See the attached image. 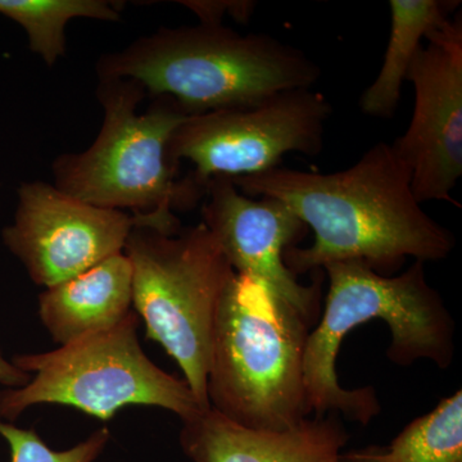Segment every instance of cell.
Wrapping results in <instances>:
<instances>
[{"mask_svg":"<svg viewBox=\"0 0 462 462\" xmlns=\"http://www.w3.org/2000/svg\"><path fill=\"white\" fill-rule=\"evenodd\" d=\"M342 462H380L378 446H370L366 448L346 452L342 455Z\"/></svg>","mask_w":462,"mask_h":462,"instance_id":"ffe728a7","label":"cell"},{"mask_svg":"<svg viewBox=\"0 0 462 462\" xmlns=\"http://www.w3.org/2000/svg\"><path fill=\"white\" fill-rule=\"evenodd\" d=\"M120 5L108 0H0V14L23 27L30 50L53 67L66 56V29L72 20L117 23Z\"/></svg>","mask_w":462,"mask_h":462,"instance_id":"9a60e30c","label":"cell"},{"mask_svg":"<svg viewBox=\"0 0 462 462\" xmlns=\"http://www.w3.org/2000/svg\"><path fill=\"white\" fill-rule=\"evenodd\" d=\"M407 81L415 91L411 121L392 145L411 173L419 203L446 202L462 176L461 14L438 27L416 54Z\"/></svg>","mask_w":462,"mask_h":462,"instance_id":"9c48e42d","label":"cell"},{"mask_svg":"<svg viewBox=\"0 0 462 462\" xmlns=\"http://www.w3.org/2000/svg\"><path fill=\"white\" fill-rule=\"evenodd\" d=\"M424 263L385 276L358 261L324 267L329 278L321 321L307 338L303 373L307 403L315 416L337 413L367 425L380 412L375 388L345 389L337 356L346 334L380 319L391 329L387 357L398 366L430 361L448 369L454 361L456 324L445 300L428 282Z\"/></svg>","mask_w":462,"mask_h":462,"instance_id":"7a4b0ae2","label":"cell"},{"mask_svg":"<svg viewBox=\"0 0 462 462\" xmlns=\"http://www.w3.org/2000/svg\"><path fill=\"white\" fill-rule=\"evenodd\" d=\"M103 111L98 136L89 148L53 161L54 187L102 208L127 212L135 226L163 233L181 229L175 212H185L205 199L206 189L167 154L173 132L190 117L166 97L152 98L147 111L139 106L147 91L130 79H98Z\"/></svg>","mask_w":462,"mask_h":462,"instance_id":"277c9868","label":"cell"},{"mask_svg":"<svg viewBox=\"0 0 462 462\" xmlns=\"http://www.w3.org/2000/svg\"><path fill=\"white\" fill-rule=\"evenodd\" d=\"M217 240L234 272L270 289L311 324L319 312L320 285L300 284L284 254L306 225L287 205L270 197L245 196L227 178L211 179L202 200V221Z\"/></svg>","mask_w":462,"mask_h":462,"instance_id":"8fae6325","label":"cell"},{"mask_svg":"<svg viewBox=\"0 0 462 462\" xmlns=\"http://www.w3.org/2000/svg\"><path fill=\"white\" fill-rule=\"evenodd\" d=\"M230 180L245 196L281 200L314 231L310 247L285 251L284 263L294 275L345 261L379 273L394 272L406 258L445 260L456 245L452 231L413 196L411 173L392 143H376L342 171L279 166Z\"/></svg>","mask_w":462,"mask_h":462,"instance_id":"6da1fadb","label":"cell"},{"mask_svg":"<svg viewBox=\"0 0 462 462\" xmlns=\"http://www.w3.org/2000/svg\"><path fill=\"white\" fill-rule=\"evenodd\" d=\"M184 5L199 17L200 23L221 25L223 18L229 14L236 23H245L254 16V2H207V0H181Z\"/></svg>","mask_w":462,"mask_h":462,"instance_id":"ac0fdd59","label":"cell"},{"mask_svg":"<svg viewBox=\"0 0 462 462\" xmlns=\"http://www.w3.org/2000/svg\"><path fill=\"white\" fill-rule=\"evenodd\" d=\"M133 305V267L124 252L45 289L39 315L60 346L124 320Z\"/></svg>","mask_w":462,"mask_h":462,"instance_id":"4fadbf2b","label":"cell"},{"mask_svg":"<svg viewBox=\"0 0 462 462\" xmlns=\"http://www.w3.org/2000/svg\"><path fill=\"white\" fill-rule=\"evenodd\" d=\"M14 224L3 243L45 289L124 252L135 218L89 205L44 181L21 182Z\"/></svg>","mask_w":462,"mask_h":462,"instance_id":"30bf717a","label":"cell"},{"mask_svg":"<svg viewBox=\"0 0 462 462\" xmlns=\"http://www.w3.org/2000/svg\"><path fill=\"white\" fill-rule=\"evenodd\" d=\"M310 325L287 300L236 273L216 312L209 407L260 431L291 430L311 416L303 373Z\"/></svg>","mask_w":462,"mask_h":462,"instance_id":"5b68a950","label":"cell"},{"mask_svg":"<svg viewBox=\"0 0 462 462\" xmlns=\"http://www.w3.org/2000/svg\"><path fill=\"white\" fill-rule=\"evenodd\" d=\"M12 363L33 374L21 388L0 392V416L9 421L29 407L58 403L109 420L129 404L161 407L182 421L206 411L185 380L152 363L138 339V315L45 354L17 355Z\"/></svg>","mask_w":462,"mask_h":462,"instance_id":"52a82bcc","label":"cell"},{"mask_svg":"<svg viewBox=\"0 0 462 462\" xmlns=\"http://www.w3.org/2000/svg\"><path fill=\"white\" fill-rule=\"evenodd\" d=\"M456 0H391V33L379 74L360 98L365 115L391 118L397 111L410 67L430 32L451 20Z\"/></svg>","mask_w":462,"mask_h":462,"instance_id":"5bb4252c","label":"cell"},{"mask_svg":"<svg viewBox=\"0 0 462 462\" xmlns=\"http://www.w3.org/2000/svg\"><path fill=\"white\" fill-rule=\"evenodd\" d=\"M98 79H130L152 98L175 100L188 115L245 108L284 91L310 89L320 67L266 33L224 25L161 27L97 63Z\"/></svg>","mask_w":462,"mask_h":462,"instance_id":"3957f363","label":"cell"},{"mask_svg":"<svg viewBox=\"0 0 462 462\" xmlns=\"http://www.w3.org/2000/svg\"><path fill=\"white\" fill-rule=\"evenodd\" d=\"M333 114L320 91H284L245 108L190 116L173 132L170 162L189 161L191 179L205 188L211 179H238L275 169L291 152L316 156L324 147Z\"/></svg>","mask_w":462,"mask_h":462,"instance_id":"ba28073f","label":"cell"},{"mask_svg":"<svg viewBox=\"0 0 462 462\" xmlns=\"http://www.w3.org/2000/svg\"><path fill=\"white\" fill-rule=\"evenodd\" d=\"M0 436L7 440L11 462H94L105 451L111 433L102 428L65 451H54L35 430H23L12 422L0 421Z\"/></svg>","mask_w":462,"mask_h":462,"instance_id":"e0dca14e","label":"cell"},{"mask_svg":"<svg viewBox=\"0 0 462 462\" xmlns=\"http://www.w3.org/2000/svg\"><path fill=\"white\" fill-rule=\"evenodd\" d=\"M124 254L133 267V305L180 366L203 410L216 312L234 276L217 240L203 223L163 233L134 226Z\"/></svg>","mask_w":462,"mask_h":462,"instance_id":"8992f818","label":"cell"},{"mask_svg":"<svg viewBox=\"0 0 462 462\" xmlns=\"http://www.w3.org/2000/svg\"><path fill=\"white\" fill-rule=\"evenodd\" d=\"M348 433L337 413L282 431L245 430L209 409L182 421V452L193 462H342Z\"/></svg>","mask_w":462,"mask_h":462,"instance_id":"7c38bea8","label":"cell"},{"mask_svg":"<svg viewBox=\"0 0 462 462\" xmlns=\"http://www.w3.org/2000/svg\"><path fill=\"white\" fill-rule=\"evenodd\" d=\"M380 462H462V391L415 419L388 447L378 446Z\"/></svg>","mask_w":462,"mask_h":462,"instance_id":"2e32d148","label":"cell"},{"mask_svg":"<svg viewBox=\"0 0 462 462\" xmlns=\"http://www.w3.org/2000/svg\"><path fill=\"white\" fill-rule=\"evenodd\" d=\"M32 375L14 366L12 361L5 357L0 351V384L9 389L21 388L26 385Z\"/></svg>","mask_w":462,"mask_h":462,"instance_id":"d6986e66","label":"cell"}]
</instances>
